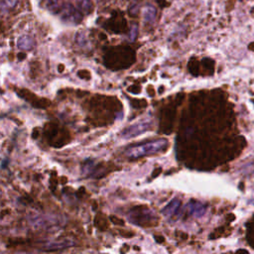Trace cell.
<instances>
[{"mask_svg": "<svg viewBox=\"0 0 254 254\" xmlns=\"http://www.w3.org/2000/svg\"><path fill=\"white\" fill-rule=\"evenodd\" d=\"M104 64L111 70L127 68L134 61V52L129 47H115L107 50L104 57Z\"/></svg>", "mask_w": 254, "mask_h": 254, "instance_id": "6da1fadb", "label": "cell"}, {"mask_svg": "<svg viewBox=\"0 0 254 254\" xmlns=\"http://www.w3.org/2000/svg\"><path fill=\"white\" fill-rule=\"evenodd\" d=\"M64 68H65L64 65H60V66H59V68H58V70H59V72H60V73H62V72L64 71Z\"/></svg>", "mask_w": 254, "mask_h": 254, "instance_id": "83f0119b", "label": "cell"}, {"mask_svg": "<svg viewBox=\"0 0 254 254\" xmlns=\"http://www.w3.org/2000/svg\"><path fill=\"white\" fill-rule=\"evenodd\" d=\"M75 241L71 238H63V239H58V240H53L48 243H46L43 246V249L45 251H59V250H64L67 248H70L75 246Z\"/></svg>", "mask_w": 254, "mask_h": 254, "instance_id": "9c48e42d", "label": "cell"}, {"mask_svg": "<svg viewBox=\"0 0 254 254\" xmlns=\"http://www.w3.org/2000/svg\"><path fill=\"white\" fill-rule=\"evenodd\" d=\"M107 169L104 167L102 163L99 164L96 163L95 161H87L85 162L83 166V173L86 177H91V178H102L106 175Z\"/></svg>", "mask_w": 254, "mask_h": 254, "instance_id": "ba28073f", "label": "cell"}, {"mask_svg": "<svg viewBox=\"0 0 254 254\" xmlns=\"http://www.w3.org/2000/svg\"><path fill=\"white\" fill-rule=\"evenodd\" d=\"M156 8L152 5H146L144 8H143V11H142V14H143V19L145 22L147 23H153L155 21V18H156Z\"/></svg>", "mask_w": 254, "mask_h": 254, "instance_id": "2e32d148", "label": "cell"}, {"mask_svg": "<svg viewBox=\"0 0 254 254\" xmlns=\"http://www.w3.org/2000/svg\"><path fill=\"white\" fill-rule=\"evenodd\" d=\"M25 58H26L25 54H23V53H21V54H19V55H18V59H19V60H24Z\"/></svg>", "mask_w": 254, "mask_h": 254, "instance_id": "d4e9b609", "label": "cell"}, {"mask_svg": "<svg viewBox=\"0 0 254 254\" xmlns=\"http://www.w3.org/2000/svg\"><path fill=\"white\" fill-rule=\"evenodd\" d=\"M151 125H152V120L149 119H145L122 130L121 135L123 138H125V139H130V138L139 136L144 132H146L147 130H149L151 128Z\"/></svg>", "mask_w": 254, "mask_h": 254, "instance_id": "8992f818", "label": "cell"}, {"mask_svg": "<svg viewBox=\"0 0 254 254\" xmlns=\"http://www.w3.org/2000/svg\"><path fill=\"white\" fill-rule=\"evenodd\" d=\"M18 3V0H2L0 2V12L7 13L11 9H13Z\"/></svg>", "mask_w": 254, "mask_h": 254, "instance_id": "e0dca14e", "label": "cell"}, {"mask_svg": "<svg viewBox=\"0 0 254 254\" xmlns=\"http://www.w3.org/2000/svg\"><path fill=\"white\" fill-rule=\"evenodd\" d=\"M48 9L53 13H59L63 7L61 0H45Z\"/></svg>", "mask_w": 254, "mask_h": 254, "instance_id": "ac0fdd59", "label": "cell"}, {"mask_svg": "<svg viewBox=\"0 0 254 254\" xmlns=\"http://www.w3.org/2000/svg\"><path fill=\"white\" fill-rule=\"evenodd\" d=\"M139 7H140V2L139 0H131V3L129 6V14L133 17H136L138 12H139Z\"/></svg>", "mask_w": 254, "mask_h": 254, "instance_id": "d6986e66", "label": "cell"}, {"mask_svg": "<svg viewBox=\"0 0 254 254\" xmlns=\"http://www.w3.org/2000/svg\"><path fill=\"white\" fill-rule=\"evenodd\" d=\"M35 45H36V43H35L34 39L27 35L20 37L17 42L18 48H20L21 50H24V51H31L35 47Z\"/></svg>", "mask_w": 254, "mask_h": 254, "instance_id": "4fadbf2b", "label": "cell"}, {"mask_svg": "<svg viewBox=\"0 0 254 254\" xmlns=\"http://www.w3.org/2000/svg\"><path fill=\"white\" fill-rule=\"evenodd\" d=\"M155 239H156L158 242H160V243L164 240L163 237H155Z\"/></svg>", "mask_w": 254, "mask_h": 254, "instance_id": "484cf974", "label": "cell"}, {"mask_svg": "<svg viewBox=\"0 0 254 254\" xmlns=\"http://www.w3.org/2000/svg\"><path fill=\"white\" fill-rule=\"evenodd\" d=\"M237 254H248L245 250H243V249H241V250H239L238 252H237Z\"/></svg>", "mask_w": 254, "mask_h": 254, "instance_id": "f546056e", "label": "cell"}, {"mask_svg": "<svg viewBox=\"0 0 254 254\" xmlns=\"http://www.w3.org/2000/svg\"><path fill=\"white\" fill-rule=\"evenodd\" d=\"M44 136L47 138L49 143L54 147H63L68 143V133L65 129H61L56 123L49 122L44 127Z\"/></svg>", "mask_w": 254, "mask_h": 254, "instance_id": "3957f363", "label": "cell"}, {"mask_svg": "<svg viewBox=\"0 0 254 254\" xmlns=\"http://www.w3.org/2000/svg\"><path fill=\"white\" fill-rule=\"evenodd\" d=\"M25 92H26V95L20 94L21 97L24 98L26 101L30 102L31 104H32L33 106L37 107V108H47V107L51 104V102H50L49 101H47V100H45V99H44V100H43V99H38V98H36L34 95L30 94L29 91H25Z\"/></svg>", "mask_w": 254, "mask_h": 254, "instance_id": "8fae6325", "label": "cell"}, {"mask_svg": "<svg viewBox=\"0 0 254 254\" xmlns=\"http://www.w3.org/2000/svg\"><path fill=\"white\" fill-rule=\"evenodd\" d=\"M60 17L62 21L68 24H80L83 20V14L76 9L71 3H66L63 5L60 11Z\"/></svg>", "mask_w": 254, "mask_h": 254, "instance_id": "52a82bcc", "label": "cell"}, {"mask_svg": "<svg viewBox=\"0 0 254 254\" xmlns=\"http://www.w3.org/2000/svg\"><path fill=\"white\" fill-rule=\"evenodd\" d=\"M78 75L82 79H85V80H89L90 79V74L87 71H80L78 73Z\"/></svg>", "mask_w": 254, "mask_h": 254, "instance_id": "cb8c5ba5", "label": "cell"}, {"mask_svg": "<svg viewBox=\"0 0 254 254\" xmlns=\"http://www.w3.org/2000/svg\"><path fill=\"white\" fill-rule=\"evenodd\" d=\"M137 35H138V25L136 24V23H133V24L131 25L129 34H128L129 41H132V42L135 41L137 38Z\"/></svg>", "mask_w": 254, "mask_h": 254, "instance_id": "7402d4cb", "label": "cell"}, {"mask_svg": "<svg viewBox=\"0 0 254 254\" xmlns=\"http://www.w3.org/2000/svg\"><path fill=\"white\" fill-rule=\"evenodd\" d=\"M106 24L107 25L105 26V28L112 31L113 33L125 32L126 27H127L126 20L123 17L121 19H119V17L117 16V12H115V16H112L111 19H109L107 21Z\"/></svg>", "mask_w": 254, "mask_h": 254, "instance_id": "30bf717a", "label": "cell"}, {"mask_svg": "<svg viewBox=\"0 0 254 254\" xmlns=\"http://www.w3.org/2000/svg\"><path fill=\"white\" fill-rule=\"evenodd\" d=\"M129 221L139 226H147L153 224V220L156 219L151 210L144 205H136L128 213Z\"/></svg>", "mask_w": 254, "mask_h": 254, "instance_id": "277c9868", "label": "cell"}, {"mask_svg": "<svg viewBox=\"0 0 254 254\" xmlns=\"http://www.w3.org/2000/svg\"><path fill=\"white\" fill-rule=\"evenodd\" d=\"M38 135H39V131L38 130H35L34 132H33V138H37L38 137Z\"/></svg>", "mask_w": 254, "mask_h": 254, "instance_id": "f1b7e54d", "label": "cell"}, {"mask_svg": "<svg viewBox=\"0 0 254 254\" xmlns=\"http://www.w3.org/2000/svg\"><path fill=\"white\" fill-rule=\"evenodd\" d=\"M76 41H77L78 45L81 46V47H83V48L88 47V41H87L85 33L79 32V33L77 34V36H76Z\"/></svg>", "mask_w": 254, "mask_h": 254, "instance_id": "ffe728a7", "label": "cell"}, {"mask_svg": "<svg viewBox=\"0 0 254 254\" xmlns=\"http://www.w3.org/2000/svg\"><path fill=\"white\" fill-rule=\"evenodd\" d=\"M31 223L36 228L51 230L54 228L61 227L65 223V220L60 216L44 215V216H37L33 218L31 220Z\"/></svg>", "mask_w": 254, "mask_h": 254, "instance_id": "5b68a950", "label": "cell"}, {"mask_svg": "<svg viewBox=\"0 0 254 254\" xmlns=\"http://www.w3.org/2000/svg\"><path fill=\"white\" fill-rule=\"evenodd\" d=\"M187 211L195 218H201L204 215L206 209L205 205L200 202H190L187 205Z\"/></svg>", "mask_w": 254, "mask_h": 254, "instance_id": "7c38bea8", "label": "cell"}, {"mask_svg": "<svg viewBox=\"0 0 254 254\" xmlns=\"http://www.w3.org/2000/svg\"><path fill=\"white\" fill-rule=\"evenodd\" d=\"M100 38H101L102 40H106V39H107V36H106L105 34L102 33V34H100Z\"/></svg>", "mask_w": 254, "mask_h": 254, "instance_id": "4316f807", "label": "cell"}, {"mask_svg": "<svg viewBox=\"0 0 254 254\" xmlns=\"http://www.w3.org/2000/svg\"><path fill=\"white\" fill-rule=\"evenodd\" d=\"M181 205V202L178 199H175L170 202L169 204H167L164 209L162 210V214L165 217H172L173 215L176 214V212L179 210V207Z\"/></svg>", "mask_w": 254, "mask_h": 254, "instance_id": "9a60e30c", "label": "cell"}, {"mask_svg": "<svg viewBox=\"0 0 254 254\" xmlns=\"http://www.w3.org/2000/svg\"><path fill=\"white\" fill-rule=\"evenodd\" d=\"M168 146V141L166 139H157L153 141L144 142L141 144H137L128 147L124 154L131 160H135L138 158H142L149 155H154L164 151Z\"/></svg>", "mask_w": 254, "mask_h": 254, "instance_id": "7a4b0ae2", "label": "cell"}, {"mask_svg": "<svg viewBox=\"0 0 254 254\" xmlns=\"http://www.w3.org/2000/svg\"><path fill=\"white\" fill-rule=\"evenodd\" d=\"M78 10L83 15H88L94 10V5L90 0H75Z\"/></svg>", "mask_w": 254, "mask_h": 254, "instance_id": "5bb4252c", "label": "cell"}, {"mask_svg": "<svg viewBox=\"0 0 254 254\" xmlns=\"http://www.w3.org/2000/svg\"><path fill=\"white\" fill-rule=\"evenodd\" d=\"M110 220L112 223L114 224H117V225H124V220L119 219V218H117V217H114V216H110L109 217Z\"/></svg>", "mask_w": 254, "mask_h": 254, "instance_id": "603a6c76", "label": "cell"}, {"mask_svg": "<svg viewBox=\"0 0 254 254\" xmlns=\"http://www.w3.org/2000/svg\"><path fill=\"white\" fill-rule=\"evenodd\" d=\"M102 214L98 215L96 220H95V224L101 229V230H104L107 227V222H106V219H102Z\"/></svg>", "mask_w": 254, "mask_h": 254, "instance_id": "44dd1931", "label": "cell"}]
</instances>
